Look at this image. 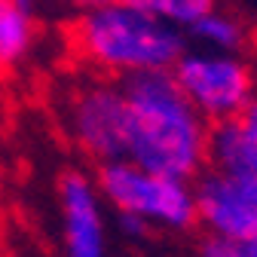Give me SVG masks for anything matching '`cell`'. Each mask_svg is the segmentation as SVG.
Segmentation results:
<instances>
[{
  "label": "cell",
  "instance_id": "cell-5",
  "mask_svg": "<svg viewBox=\"0 0 257 257\" xmlns=\"http://www.w3.org/2000/svg\"><path fill=\"white\" fill-rule=\"evenodd\" d=\"M64 128L71 141L98 166L125 159L128 110L122 83H113L107 77L77 83L64 101Z\"/></svg>",
  "mask_w": 257,
  "mask_h": 257
},
{
  "label": "cell",
  "instance_id": "cell-14",
  "mask_svg": "<svg viewBox=\"0 0 257 257\" xmlns=\"http://www.w3.org/2000/svg\"><path fill=\"white\" fill-rule=\"evenodd\" d=\"M19 4H25V7H31V4H34V0H19Z\"/></svg>",
  "mask_w": 257,
  "mask_h": 257
},
{
  "label": "cell",
  "instance_id": "cell-10",
  "mask_svg": "<svg viewBox=\"0 0 257 257\" xmlns=\"http://www.w3.org/2000/svg\"><path fill=\"white\" fill-rule=\"evenodd\" d=\"M34 13L19 0H0V68H16L34 49Z\"/></svg>",
  "mask_w": 257,
  "mask_h": 257
},
{
  "label": "cell",
  "instance_id": "cell-8",
  "mask_svg": "<svg viewBox=\"0 0 257 257\" xmlns=\"http://www.w3.org/2000/svg\"><path fill=\"white\" fill-rule=\"evenodd\" d=\"M208 169L257 178V95L242 113L211 125Z\"/></svg>",
  "mask_w": 257,
  "mask_h": 257
},
{
  "label": "cell",
  "instance_id": "cell-3",
  "mask_svg": "<svg viewBox=\"0 0 257 257\" xmlns=\"http://www.w3.org/2000/svg\"><path fill=\"white\" fill-rule=\"evenodd\" d=\"M104 202L147 233H187L196 227V190L193 181L141 169L128 159L101 163L95 172Z\"/></svg>",
  "mask_w": 257,
  "mask_h": 257
},
{
  "label": "cell",
  "instance_id": "cell-11",
  "mask_svg": "<svg viewBox=\"0 0 257 257\" xmlns=\"http://www.w3.org/2000/svg\"><path fill=\"white\" fill-rule=\"evenodd\" d=\"M132 4H138L141 10H147L150 16L163 19L166 25L178 28V31H187L196 25L205 13H211L217 4L214 0H132Z\"/></svg>",
  "mask_w": 257,
  "mask_h": 257
},
{
  "label": "cell",
  "instance_id": "cell-7",
  "mask_svg": "<svg viewBox=\"0 0 257 257\" xmlns=\"http://www.w3.org/2000/svg\"><path fill=\"white\" fill-rule=\"evenodd\" d=\"M196 190V227L205 236L257 242V178L230 172H202Z\"/></svg>",
  "mask_w": 257,
  "mask_h": 257
},
{
  "label": "cell",
  "instance_id": "cell-12",
  "mask_svg": "<svg viewBox=\"0 0 257 257\" xmlns=\"http://www.w3.org/2000/svg\"><path fill=\"white\" fill-rule=\"evenodd\" d=\"M196 257H257V242H230L202 233L196 242Z\"/></svg>",
  "mask_w": 257,
  "mask_h": 257
},
{
  "label": "cell",
  "instance_id": "cell-1",
  "mask_svg": "<svg viewBox=\"0 0 257 257\" xmlns=\"http://www.w3.org/2000/svg\"><path fill=\"white\" fill-rule=\"evenodd\" d=\"M122 95L128 110V163L181 181H196L208 172L211 125L193 110L172 74L122 80Z\"/></svg>",
  "mask_w": 257,
  "mask_h": 257
},
{
  "label": "cell",
  "instance_id": "cell-6",
  "mask_svg": "<svg viewBox=\"0 0 257 257\" xmlns=\"http://www.w3.org/2000/svg\"><path fill=\"white\" fill-rule=\"evenodd\" d=\"M61 257H110L107 202L98 190L95 175L71 169L55 187Z\"/></svg>",
  "mask_w": 257,
  "mask_h": 257
},
{
  "label": "cell",
  "instance_id": "cell-4",
  "mask_svg": "<svg viewBox=\"0 0 257 257\" xmlns=\"http://www.w3.org/2000/svg\"><path fill=\"white\" fill-rule=\"evenodd\" d=\"M172 77L208 125L233 119L257 95V74L251 61L236 52L187 49L172 68Z\"/></svg>",
  "mask_w": 257,
  "mask_h": 257
},
{
  "label": "cell",
  "instance_id": "cell-2",
  "mask_svg": "<svg viewBox=\"0 0 257 257\" xmlns=\"http://www.w3.org/2000/svg\"><path fill=\"white\" fill-rule=\"evenodd\" d=\"M71 46L92 71L122 83L141 74H172L187 52V34L132 0H113L74 19Z\"/></svg>",
  "mask_w": 257,
  "mask_h": 257
},
{
  "label": "cell",
  "instance_id": "cell-9",
  "mask_svg": "<svg viewBox=\"0 0 257 257\" xmlns=\"http://www.w3.org/2000/svg\"><path fill=\"white\" fill-rule=\"evenodd\" d=\"M187 34L193 37L196 49H208V52H236L242 55V49L248 46V25L242 16H236L233 10H220L214 7L211 13H205Z\"/></svg>",
  "mask_w": 257,
  "mask_h": 257
},
{
  "label": "cell",
  "instance_id": "cell-13",
  "mask_svg": "<svg viewBox=\"0 0 257 257\" xmlns=\"http://www.w3.org/2000/svg\"><path fill=\"white\" fill-rule=\"evenodd\" d=\"M58 4H64L68 10H74V13L80 16V13H89V10L107 7V4H113V0H58Z\"/></svg>",
  "mask_w": 257,
  "mask_h": 257
}]
</instances>
